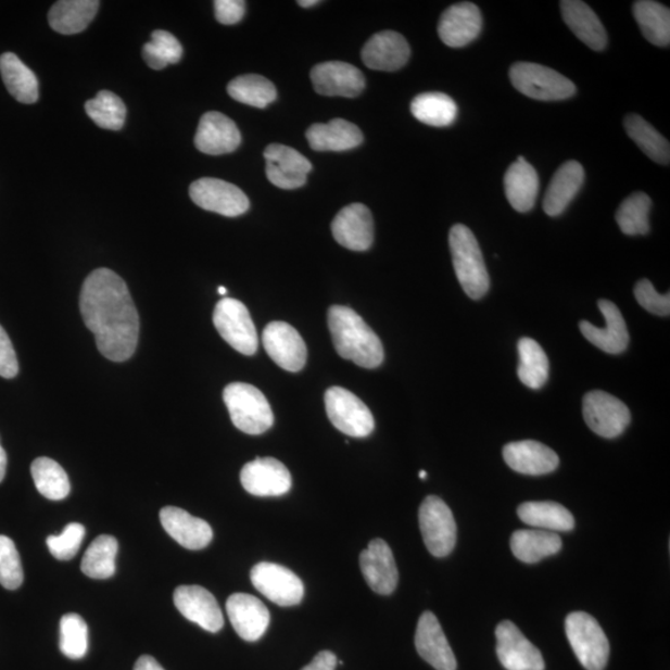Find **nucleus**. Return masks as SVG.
<instances>
[{
	"instance_id": "obj_26",
	"label": "nucleus",
	"mask_w": 670,
	"mask_h": 670,
	"mask_svg": "<svg viewBox=\"0 0 670 670\" xmlns=\"http://www.w3.org/2000/svg\"><path fill=\"white\" fill-rule=\"evenodd\" d=\"M226 612H228L233 630L248 642L258 641L268 629L269 612L255 596L231 595L226 603Z\"/></svg>"
},
{
	"instance_id": "obj_24",
	"label": "nucleus",
	"mask_w": 670,
	"mask_h": 670,
	"mask_svg": "<svg viewBox=\"0 0 670 670\" xmlns=\"http://www.w3.org/2000/svg\"><path fill=\"white\" fill-rule=\"evenodd\" d=\"M410 54V47L403 35L387 30L372 35L365 43L362 60L371 69L391 73L404 67Z\"/></svg>"
},
{
	"instance_id": "obj_15",
	"label": "nucleus",
	"mask_w": 670,
	"mask_h": 670,
	"mask_svg": "<svg viewBox=\"0 0 670 670\" xmlns=\"http://www.w3.org/2000/svg\"><path fill=\"white\" fill-rule=\"evenodd\" d=\"M497 656L507 670H544V658L517 625L503 621L495 630Z\"/></svg>"
},
{
	"instance_id": "obj_53",
	"label": "nucleus",
	"mask_w": 670,
	"mask_h": 670,
	"mask_svg": "<svg viewBox=\"0 0 670 670\" xmlns=\"http://www.w3.org/2000/svg\"><path fill=\"white\" fill-rule=\"evenodd\" d=\"M266 174L269 181L277 188L281 189H298L306 185L307 176H291L275 167L274 164H266Z\"/></svg>"
},
{
	"instance_id": "obj_11",
	"label": "nucleus",
	"mask_w": 670,
	"mask_h": 670,
	"mask_svg": "<svg viewBox=\"0 0 670 670\" xmlns=\"http://www.w3.org/2000/svg\"><path fill=\"white\" fill-rule=\"evenodd\" d=\"M250 578L258 593L278 606H295L303 599L302 580L282 565L258 562L252 568Z\"/></svg>"
},
{
	"instance_id": "obj_7",
	"label": "nucleus",
	"mask_w": 670,
	"mask_h": 670,
	"mask_svg": "<svg viewBox=\"0 0 670 670\" xmlns=\"http://www.w3.org/2000/svg\"><path fill=\"white\" fill-rule=\"evenodd\" d=\"M325 403L329 421L347 437L367 438L376 428L369 407L350 390L341 387L329 388Z\"/></svg>"
},
{
	"instance_id": "obj_13",
	"label": "nucleus",
	"mask_w": 670,
	"mask_h": 670,
	"mask_svg": "<svg viewBox=\"0 0 670 670\" xmlns=\"http://www.w3.org/2000/svg\"><path fill=\"white\" fill-rule=\"evenodd\" d=\"M265 351L278 367L299 372L307 362V346L301 334L286 321H271L264 329Z\"/></svg>"
},
{
	"instance_id": "obj_58",
	"label": "nucleus",
	"mask_w": 670,
	"mask_h": 670,
	"mask_svg": "<svg viewBox=\"0 0 670 670\" xmlns=\"http://www.w3.org/2000/svg\"><path fill=\"white\" fill-rule=\"evenodd\" d=\"M217 292H219V294L222 295L228 294V290H226L223 286L217 289Z\"/></svg>"
},
{
	"instance_id": "obj_49",
	"label": "nucleus",
	"mask_w": 670,
	"mask_h": 670,
	"mask_svg": "<svg viewBox=\"0 0 670 670\" xmlns=\"http://www.w3.org/2000/svg\"><path fill=\"white\" fill-rule=\"evenodd\" d=\"M85 527L80 523H69L59 535H50L47 539L49 552L55 559L61 561L72 560L80 551L85 538Z\"/></svg>"
},
{
	"instance_id": "obj_19",
	"label": "nucleus",
	"mask_w": 670,
	"mask_h": 670,
	"mask_svg": "<svg viewBox=\"0 0 670 670\" xmlns=\"http://www.w3.org/2000/svg\"><path fill=\"white\" fill-rule=\"evenodd\" d=\"M333 238L343 248L367 251L374 241V220L369 208L361 203L347 205L332 223Z\"/></svg>"
},
{
	"instance_id": "obj_10",
	"label": "nucleus",
	"mask_w": 670,
	"mask_h": 670,
	"mask_svg": "<svg viewBox=\"0 0 670 670\" xmlns=\"http://www.w3.org/2000/svg\"><path fill=\"white\" fill-rule=\"evenodd\" d=\"M582 415L589 428L605 439L619 438L631 422L630 408L602 390L590 391L584 396Z\"/></svg>"
},
{
	"instance_id": "obj_25",
	"label": "nucleus",
	"mask_w": 670,
	"mask_h": 670,
	"mask_svg": "<svg viewBox=\"0 0 670 670\" xmlns=\"http://www.w3.org/2000/svg\"><path fill=\"white\" fill-rule=\"evenodd\" d=\"M506 464L521 475L543 476L559 467V456L543 443L532 440L508 443L503 448Z\"/></svg>"
},
{
	"instance_id": "obj_21",
	"label": "nucleus",
	"mask_w": 670,
	"mask_h": 670,
	"mask_svg": "<svg viewBox=\"0 0 670 670\" xmlns=\"http://www.w3.org/2000/svg\"><path fill=\"white\" fill-rule=\"evenodd\" d=\"M415 646L422 659L437 670H456L457 660L438 617L424 612L417 623Z\"/></svg>"
},
{
	"instance_id": "obj_59",
	"label": "nucleus",
	"mask_w": 670,
	"mask_h": 670,
	"mask_svg": "<svg viewBox=\"0 0 670 670\" xmlns=\"http://www.w3.org/2000/svg\"><path fill=\"white\" fill-rule=\"evenodd\" d=\"M419 477L421 478V480H426V478H428V472L420 471Z\"/></svg>"
},
{
	"instance_id": "obj_54",
	"label": "nucleus",
	"mask_w": 670,
	"mask_h": 670,
	"mask_svg": "<svg viewBox=\"0 0 670 670\" xmlns=\"http://www.w3.org/2000/svg\"><path fill=\"white\" fill-rule=\"evenodd\" d=\"M338 660L334 654L329 650L319 652L312 662L302 670H336Z\"/></svg>"
},
{
	"instance_id": "obj_55",
	"label": "nucleus",
	"mask_w": 670,
	"mask_h": 670,
	"mask_svg": "<svg viewBox=\"0 0 670 670\" xmlns=\"http://www.w3.org/2000/svg\"><path fill=\"white\" fill-rule=\"evenodd\" d=\"M135 670H164V668L156 662L151 656H142L137 660Z\"/></svg>"
},
{
	"instance_id": "obj_12",
	"label": "nucleus",
	"mask_w": 670,
	"mask_h": 670,
	"mask_svg": "<svg viewBox=\"0 0 670 670\" xmlns=\"http://www.w3.org/2000/svg\"><path fill=\"white\" fill-rule=\"evenodd\" d=\"M189 194L194 204L204 211L228 217L245 214L250 207L249 198L240 188L216 178L194 181Z\"/></svg>"
},
{
	"instance_id": "obj_18",
	"label": "nucleus",
	"mask_w": 670,
	"mask_h": 670,
	"mask_svg": "<svg viewBox=\"0 0 670 670\" xmlns=\"http://www.w3.org/2000/svg\"><path fill=\"white\" fill-rule=\"evenodd\" d=\"M361 569L369 587L379 595H391L397 587L399 571L387 542L376 539L361 554Z\"/></svg>"
},
{
	"instance_id": "obj_39",
	"label": "nucleus",
	"mask_w": 670,
	"mask_h": 670,
	"mask_svg": "<svg viewBox=\"0 0 670 670\" xmlns=\"http://www.w3.org/2000/svg\"><path fill=\"white\" fill-rule=\"evenodd\" d=\"M624 129L630 138L636 143L643 153L652 161L668 165L670 162V146L668 139L648 124L640 115H629L624 118Z\"/></svg>"
},
{
	"instance_id": "obj_52",
	"label": "nucleus",
	"mask_w": 670,
	"mask_h": 670,
	"mask_svg": "<svg viewBox=\"0 0 670 670\" xmlns=\"http://www.w3.org/2000/svg\"><path fill=\"white\" fill-rule=\"evenodd\" d=\"M214 8L216 21L224 25L238 24L246 12V3L242 0H216Z\"/></svg>"
},
{
	"instance_id": "obj_6",
	"label": "nucleus",
	"mask_w": 670,
	"mask_h": 670,
	"mask_svg": "<svg viewBox=\"0 0 670 670\" xmlns=\"http://www.w3.org/2000/svg\"><path fill=\"white\" fill-rule=\"evenodd\" d=\"M509 77L519 92L539 101L567 100L577 92L568 77L539 64L517 63L510 67Z\"/></svg>"
},
{
	"instance_id": "obj_37",
	"label": "nucleus",
	"mask_w": 670,
	"mask_h": 670,
	"mask_svg": "<svg viewBox=\"0 0 670 670\" xmlns=\"http://www.w3.org/2000/svg\"><path fill=\"white\" fill-rule=\"evenodd\" d=\"M412 113L425 125L447 127L456 121L458 108L446 93L426 92L416 96L412 102Z\"/></svg>"
},
{
	"instance_id": "obj_3",
	"label": "nucleus",
	"mask_w": 670,
	"mask_h": 670,
	"mask_svg": "<svg viewBox=\"0 0 670 670\" xmlns=\"http://www.w3.org/2000/svg\"><path fill=\"white\" fill-rule=\"evenodd\" d=\"M450 249L455 273L469 299L481 300L490 290V275L475 233L463 224L452 226Z\"/></svg>"
},
{
	"instance_id": "obj_51",
	"label": "nucleus",
	"mask_w": 670,
	"mask_h": 670,
	"mask_svg": "<svg viewBox=\"0 0 670 670\" xmlns=\"http://www.w3.org/2000/svg\"><path fill=\"white\" fill-rule=\"evenodd\" d=\"M17 371H20V364H17L11 338L0 326V377L13 379L17 376Z\"/></svg>"
},
{
	"instance_id": "obj_41",
	"label": "nucleus",
	"mask_w": 670,
	"mask_h": 670,
	"mask_svg": "<svg viewBox=\"0 0 670 670\" xmlns=\"http://www.w3.org/2000/svg\"><path fill=\"white\" fill-rule=\"evenodd\" d=\"M31 476L37 490L50 501L65 500L72 490L68 477L54 459L40 457L31 465Z\"/></svg>"
},
{
	"instance_id": "obj_46",
	"label": "nucleus",
	"mask_w": 670,
	"mask_h": 670,
	"mask_svg": "<svg viewBox=\"0 0 670 670\" xmlns=\"http://www.w3.org/2000/svg\"><path fill=\"white\" fill-rule=\"evenodd\" d=\"M89 648V630L83 617L67 614L60 621V650L72 659H81Z\"/></svg>"
},
{
	"instance_id": "obj_5",
	"label": "nucleus",
	"mask_w": 670,
	"mask_h": 670,
	"mask_svg": "<svg viewBox=\"0 0 670 670\" xmlns=\"http://www.w3.org/2000/svg\"><path fill=\"white\" fill-rule=\"evenodd\" d=\"M565 632L579 662L587 670H604L610 656V643L602 625L586 612H572L565 621Z\"/></svg>"
},
{
	"instance_id": "obj_34",
	"label": "nucleus",
	"mask_w": 670,
	"mask_h": 670,
	"mask_svg": "<svg viewBox=\"0 0 670 670\" xmlns=\"http://www.w3.org/2000/svg\"><path fill=\"white\" fill-rule=\"evenodd\" d=\"M562 542L559 535L546 530H517L510 539L513 554L527 564L539 562L547 556L558 554Z\"/></svg>"
},
{
	"instance_id": "obj_1",
	"label": "nucleus",
	"mask_w": 670,
	"mask_h": 670,
	"mask_svg": "<svg viewBox=\"0 0 670 670\" xmlns=\"http://www.w3.org/2000/svg\"><path fill=\"white\" fill-rule=\"evenodd\" d=\"M80 311L104 358L122 363L135 354L139 338L138 312L126 282L116 273L99 268L86 278Z\"/></svg>"
},
{
	"instance_id": "obj_45",
	"label": "nucleus",
	"mask_w": 670,
	"mask_h": 670,
	"mask_svg": "<svg viewBox=\"0 0 670 670\" xmlns=\"http://www.w3.org/2000/svg\"><path fill=\"white\" fill-rule=\"evenodd\" d=\"M143 59L153 69H162L170 64L179 63L182 48L179 40L168 31L155 30L152 40L143 47Z\"/></svg>"
},
{
	"instance_id": "obj_23",
	"label": "nucleus",
	"mask_w": 670,
	"mask_h": 670,
	"mask_svg": "<svg viewBox=\"0 0 670 670\" xmlns=\"http://www.w3.org/2000/svg\"><path fill=\"white\" fill-rule=\"evenodd\" d=\"M598 308L605 317L606 327L597 328L590 321L582 320L580 324L582 336L605 353H623L628 350L630 334L621 311L614 302L607 300L599 301Z\"/></svg>"
},
{
	"instance_id": "obj_14",
	"label": "nucleus",
	"mask_w": 670,
	"mask_h": 670,
	"mask_svg": "<svg viewBox=\"0 0 670 670\" xmlns=\"http://www.w3.org/2000/svg\"><path fill=\"white\" fill-rule=\"evenodd\" d=\"M240 481L243 490L256 497H280L292 486L289 469L273 457L256 458L243 466Z\"/></svg>"
},
{
	"instance_id": "obj_28",
	"label": "nucleus",
	"mask_w": 670,
	"mask_h": 670,
	"mask_svg": "<svg viewBox=\"0 0 670 670\" xmlns=\"http://www.w3.org/2000/svg\"><path fill=\"white\" fill-rule=\"evenodd\" d=\"M306 137L312 150L317 152L350 151L364 141L359 127L342 118L311 126Z\"/></svg>"
},
{
	"instance_id": "obj_4",
	"label": "nucleus",
	"mask_w": 670,
	"mask_h": 670,
	"mask_svg": "<svg viewBox=\"0 0 670 670\" xmlns=\"http://www.w3.org/2000/svg\"><path fill=\"white\" fill-rule=\"evenodd\" d=\"M223 397L235 428L248 434H261L273 428V408L254 385L231 382L225 388Z\"/></svg>"
},
{
	"instance_id": "obj_40",
	"label": "nucleus",
	"mask_w": 670,
	"mask_h": 670,
	"mask_svg": "<svg viewBox=\"0 0 670 670\" xmlns=\"http://www.w3.org/2000/svg\"><path fill=\"white\" fill-rule=\"evenodd\" d=\"M118 542L111 535L96 538L84 555L81 570L96 580L109 579L116 572Z\"/></svg>"
},
{
	"instance_id": "obj_20",
	"label": "nucleus",
	"mask_w": 670,
	"mask_h": 670,
	"mask_svg": "<svg viewBox=\"0 0 670 670\" xmlns=\"http://www.w3.org/2000/svg\"><path fill=\"white\" fill-rule=\"evenodd\" d=\"M483 17L473 3L464 2L451 5L441 15L439 35L450 48H464L481 34Z\"/></svg>"
},
{
	"instance_id": "obj_57",
	"label": "nucleus",
	"mask_w": 670,
	"mask_h": 670,
	"mask_svg": "<svg viewBox=\"0 0 670 670\" xmlns=\"http://www.w3.org/2000/svg\"><path fill=\"white\" fill-rule=\"evenodd\" d=\"M319 4L318 0H300L299 5L303 8L315 7Z\"/></svg>"
},
{
	"instance_id": "obj_56",
	"label": "nucleus",
	"mask_w": 670,
	"mask_h": 670,
	"mask_svg": "<svg viewBox=\"0 0 670 670\" xmlns=\"http://www.w3.org/2000/svg\"><path fill=\"white\" fill-rule=\"evenodd\" d=\"M7 472V454L2 445H0V483L4 480Z\"/></svg>"
},
{
	"instance_id": "obj_17",
	"label": "nucleus",
	"mask_w": 670,
	"mask_h": 670,
	"mask_svg": "<svg viewBox=\"0 0 670 670\" xmlns=\"http://www.w3.org/2000/svg\"><path fill=\"white\" fill-rule=\"evenodd\" d=\"M311 80L319 94L353 99L365 89V78L358 67L342 61H328L312 68Z\"/></svg>"
},
{
	"instance_id": "obj_9",
	"label": "nucleus",
	"mask_w": 670,
	"mask_h": 670,
	"mask_svg": "<svg viewBox=\"0 0 670 670\" xmlns=\"http://www.w3.org/2000/svg\"><path fill=\"white\" fill-rule=\"evenodd\" d=\"M424 543L437 558H445L455 549L457 526L447 504L437 495H429L419 510Z\"/></svg>"
},
{
	"instance_id": "obj_27",
	"label": "nucleus",
	"mask_w": 670,
	"mask_h": 670,
	"mask_svg": "<svg viewBox=\"0 0 670 670\" xmlns=\"http://www.w3.org/2000/svg\"><path fill=\"white\" fill-rule=\"evenodd\" d=\"M160 518L165 532L186 549L202 551L213 541L212 527L185 509L165 507Z\"/></svg>"
},
{
	"instance_id": "obj_31",
	"label": "nucleus",
	"mask_w": 670,
	"mask_h": 670,
	"mask_svg": "<svg viewBox=\"0 0 670 670\" xmlns=\"http://www.w3.org/2000/svg\"><path fill=\"white\" fill-rule=\"evenodd\" d=\"M508 202L519 213H528L535 205L539 193V177L524 156L513 163L504 177Z\"/></svg>"
},
{
	"instance_id": "obj_50",
	"label": "nucleus",
	"mask_w": 670,
	"mask_h": 670,
	"mask_svg": "<svg viewBox=\"0 0 670 670\" xmlns=\"http://www.w3.org/2000/svg\"><path fill=\"white\" fill-rule=\"evenodd\" d=\"M634 298L643 308L659 317H669L670 295L659 294L649 280H641L634 287Z\"/></svg>"
},
{
	"instance_id": "obj_33",
	"label": "nucleus",
	"mask_w": 670,
	"mask_h": 670,
	"mask_svg": "<svg viewBox=\"0 0 670 670\" xmlns=\"http://www.w3.org/2000/svg\"><path fill=\"white\" fill-rule=\"evenodd\" d=\"M0 75L16 101L30 104L39 99L38 78L13 52L0 56Z\"/></svg>"
},
{
	"instance_id": "obj_35",
	"label": "nucleus",
	"mask_w": 670,
	"mask_h": 670,
	"mask_svg": "<svg viewBox=\"0 0 670 670\" xmlns=\"http://www.w3.org/2000/svg\"><path fill=\"white\" fill-rule=\"evenodd\" d=\"M518 516L526 524L546 532H569L576 528L571 513L555 502H527L518 508Z\"/></svg>"
},
{
	"instance_id": "obj_32",
	"label": "nucleus",
	"mask_w": 670,
	"mask_h": 670,
	"mask_svg": "<svg viewBox=\"0 0 670 670\" xmlns=\"http://www.w3.org/2000/svg\"><path fill=\"white\" fill-rule=\"evenodd\" d=\"M99 8L98 0H61L50 9L49 24L60 34H78L94 20Z\"/></svg>"
},
{
	"instance_id": "obj_43",
	"label": "nucleus",
	"mask_w": 670,
	"mask_h": 670,
	"mask_svg": "<svg viewBox=\"0 0 670 670\" xmlns=\"http://www.w3.org/2000/svg\"><path fill=\"white\" fill-rule=\"evenodd\" d=\"M652 200L645 193H633L623 200L616 213V222L621 231L629 237L647 235L649 232V213Z\"/></svg>"
},
{
	"instance_id": "obj_8",
	"label": "nucleus",
	"mask_w": 670,
	"mask_h": 670,
	"mask_svg": "<svg viewBox=\"0 0 670 670\" xmlns=\"http://www.w3.org/2000/svg\"><path fill=\"white\" fill-rule=\"evenodd\" d=\"M214 326L235 351L254 355L258 350L257 330L245 304L233 299H223L214 309Z\"/></svg>"
},
{
	"instance_id": "obj_29",
	"label": "nucleus",
	"mask_w": 670,
	"mask_h": 670,
	"mask_svg": "<svg viewBox=\"0 0 670 670\" xmlns=\"http://www.w3.org/2000/svg\"><path fill=\"white\" fill-rule=\"evenodd\" d=\"M585 181V170L577 161L564 163L554 174L543 202L544 212L552 216H559L578 195Z\"/></svg>"
},
{
	"instance_id": "obj_36",
	"label": "nucleus",
	"mask_w": 670,
	"mask_h": 670,
	"mask_svg": "<svg viewBox=\"0 0 670 670\" xmlns=\"http://www.w3.org/2000/svg\"><path fill=\"white\" fill-rule=\"evenodd\" d=\"M634 20L649 42L668 48L670 42V11L663 4L640 0L633 4Z\"/></svg>"
},
{
	"instance_id": "obj_42",
	"label": "nucleus",
	"mask_w": 670,
	"mask_h": 670,
	"mask_svg": "<svg viewBox=\"0 0 670 670\" xmlns=\"http://www.w3.org/2000/svg\"><path fill=\"white\" fill-rule=\"evenodd\" d=\"M228 92L235 101L249 106L265 109L277 99L275 85L260 75H242L228 85Z\"/></svg>"
},
{
	"instance_id": "obj_2",
	"label": "nucleus",
	"mask_w": 670,
	"mask_h": 670,
	"mask_svg": "<svg viewBox=\"0 0 670 670\" xmlns=\"http://www.w3.org/2000/svg\"><path fill=\"white\" fill-rule=\"evenodd\" d=\"M328 327L336 351L342 358L365 369H376L384 362L380 338L352 308L330 307Z\"/></svg>"
},
{
	"instance_id": "obj_22",
	"label": "nucleus",
	"mask_w": 670,
	"mask_h": 670,
	"mask_svg": "<svg viewBox=\"0 0 670 670\" xmlns=\"http://www.w3.org/2000/svg\"><path fill=\"white\" fill-rule=\"evenodd\" d=\"M200 152L222 155L237 151L241 134L235 122L220 112H207L200 118L194 139Z\"/></svg>"
},
{
	"instance_id": "obj_48",
	"label": "nucleus",
	"mask_w": 670,
	"mask_h": 670,
	"mask_svg": "<svg viewBox=\"0 0 670 670\" xmlns=\"http://www.w3.org/2000/svg\"><path fill=\"white\" fill-rule=\"evenodd\" d=\"M264 155L267 163L291 176H307L312 170V164L306 156L289 146L269 144Z\"/></svg>"
},
{
	"instance_id": "obj_38",
	"label": "nucleus",
	"mask_w": 670,
	"mask_h": 670,
	"mask_svg": "<svg viewBox=\"0 0 670 670\" xmlns=\"http://www.w3.org/2000/svg\"><path fill=\"white\" fill-rule=\"evenodd\" d=\"M518 377L527 388L541 389L549 378V359L532 338H521L518 343Z\"/></svg>"
},
{
	"instance_id": "obj_44",
	"label": "nucleus",
	"mask_w": 670,
	"mask_h": 670,
	"mask_svg": "<svg viewBox=\"0 0 670 670\" xmlns=\"http://www.w3.org/2000/svg\"><path fill=\"white\" fill-rule=\"evenodd\" d=\"M87 115L103 129L119 130L125 125L127 110L124 101L111 91H101L85 104Z\"/></svg>"
},
{
	"instance_id": "obj_16",
	"label": "nucleus",
	"mask_w": 670,
	"mask_h": 670,
	"mask_svg": "<svg viewBox=\"0 0 670 670\" xmlns=\"http://www.w3.org/2000/svg\"><path fill=\"white\" fill-rule=\"evenodd\" d=\"M174 605L187 620L212 633L224 628V616L212 593L202 586H179L174 591Z\"/></svg>"
},
{
	"instance_id": "obj_30",
	"label": "nucleus",
	"mask_w": 670,
	"mask_h": 670,
	"mask_svg": "<svg viewBox=\"0 0 670 670\" xmlns=\"http://www.w3.org/2000/svg\"><path fill=\"white\" fill-rule=\"evenodd\" d=\"M560 8L564 22L582 42L595 51L606 49L607 33L593 9L580 0H562Z\"/></svg>"
},
{
	"instance_id": "obj_47",
	"label": "nucleus",
	"mask_w": 670,
	"mask_h": 670,
	"mask_svg": "<svg viewBox=\"0 0 670 670\" xmlns=\"http://www.w3.org/2000/svg\"><path fill=\"white\" fill-rule=\"evenodd\" d=\"M24 581L21 555L11 538L0 535V585L20 589Z\"/></svg>"
}]
</instances>
